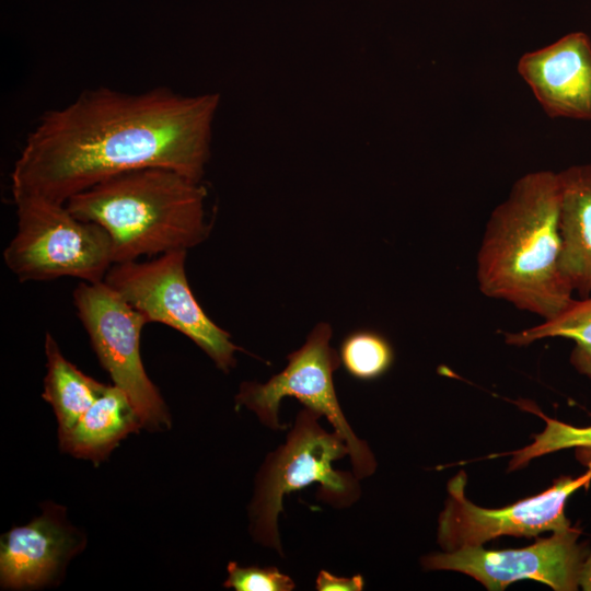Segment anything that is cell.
<instances>
[{
  "mask_svg": "<svg viewBox=\"0 0 591 591\" xmlns=\"http://www.w3.org/2000/svg\"><path fill=\"white\" fill-rule=\"evenodd\" d=\"M580 587H582L583 590L591 591V555L586 558L582 565Z\"/></svg>",
  "mask_w": 591,
  "mask_h": 591,
  "instance_id": "21",
  "label": "cell"
},
{
  "mask_svg": "<svg viewBox=\"0 0 591 591\" xmlns=\"http://www.w3.org/2000/svg\"><path fill=\"white\" fill-rule=\"evenodd\" d=\"M46 375L42 397L53 407L58 437L65 434L105 392L107 384L89 376L62 355L50 333L45 336Z\"/></svg>",
  "mask_w": 591,
  "mask_h": 591,
  "instance_id": "15",
  "label": "cell"
},
{
  "mask_svg": "<svg viewBox=\"0 0 591 591\" xmlns=\"http://www.w3.org/2000/svg\"><path fill=\"white\" fill-rule=\"evenodd\" d=\"M560 271L573 292L591 296V163L558 172Z\"/></svg>",
  "mask_w": 591,
  "mask_h": 591,
  "instance_id": "13",
  "label": "cell"
},
{
  "mask_svg": "<svg viewBox=\"0 0 591 591\" xmlns=\"http://www.w3.org/2000/svg\"><path fill=\"white\" fill-rule=\"evenodd\" d=\"M340 364L358 380H374L392 366L394 352L389 340L371 329H358L348 334L339 348Z\"/></svg>",
  "mask_w": 591,
  "mask_h": 591,
  "instance_id": "17",
  "label": "cell"
},
{
  "mask_svg": "<svg viewBox=\"0 0 591 591\" xmlns=\"http://www.w3.org/2000/svg\"><path fill=\"white\" fill-rule=\"evenodd\" d=\"M206 196L200 181L172 169L143 167L106 178L66 206L105 229L117 264L202 243L209 235Z\"/></svg>",
  "mask_w": 591,
  "mask_h": 591,
  "instance_id": "3",
  "label": "cell"
},
{
  "mask_svg": "<svg viewBox=\"0 0 591 591\" xmlns=\"http://www.w3.org/2000/svg\"><path fill=\"white\" fill-rule=\"evenodd\" d=\"M590 480L591 466L577 478H559L536 496L503 508L487 509L465 497L466 476L460 472L448 484L449 497L438 519V542L444 552H452L480 546L501 535L532 537L567 530L571 526L564 512L565 503Z\"/></svg>",
  "mask_w": 591,
  "mask_h": 591,
  "instance_id": "9",
  "label": "cell"
},
{
  "mask_svg": "<svg viewBox=\"0 0 591 591\" xmlns=\"http://www.w3.org/2000/svg\"><path fill=\"white\" fill-rule=\"evenodd\" d=\"M143 428L127 395L108 385L70 430L58 437L60 449L79 459L99 464L128 434Z\"/></svg>",
  "mask_w": 591,
  "mask_h": 591,
  "instance_id": "14",
  "label": "cell"
},
{
  "mask_svg": "<svg viewBox=\"0 0 591 591\" xmlns=\"http://www.w3.org/2000/svg\"><path fill=\"white\" fill-rule=\"evenodd\" d=\"M218 105L217 93L186 96L162 86L84 91L47 111L28 134L11 172L12 198L66 204L106 178L143 167L200 181Z\"/></svg>",
  "mask_w": 591,
  "mask_h": 591,
  "instance_id": "1",
  "label": "cell"
},
{
  "mask_svg": "<svg viewBox=\"0 0 591 591\" xmlns=\"http://www.w3.org/2000/svg\"><path fill=\"white\" fill-rule=\"evenodd\" d=\"M315 586L318 591H361L364 581L361 575L337 577L326 570H321L316 577Z\"/></svg>",
  "mask_w": 591,
  "mask_h": 591,
  "instance_id": "20",
  "label": "cell"
},
{
  "mask_svg": "<svg viewBox=\"0 0 591 591\" xmlns=\"http://www.w3.org/2000/svg\"><path fill=\"white\" fill-rule=\"evenodd\" d=\"M517 70L549 117L591 119V39L586 33L525 53Z\"/></svg>",
  "mask_w": 591,
  "mask_h": 591,
  "instance_id": "12",
  "label": "cell"
},
{
  "mask_svg": "<svg viewBox=\"0 0 591 591\" xmlns=\"http://www.w3.org/2000/svg\"><path fill=\"white\" fill-rule=\"evenodd\" d=\"M63 507L47 503L40 515L1 536L0 582L4 589L42 588L55 582L84 546Z\"/></svg>",
  "mask_w": 591,
  "mask_h": 591,
  "instance_id": "11",
  "label": "cell"
},
{
  "mask_svg": "<svg viewBox=\"0 0 591 591\" xmlns=\"http://www.w3.org/2000/svg\"><path fill=\"white\" fill-rule=\"evenodd\" d=\"M580 532L575 528L553 532L523 548L489 551L470 546L422 558L428 570H455L466 573L490 591L503 590L510 583L530 579L556 591H573L580 587L586 560Z\"/></svg>",
  "mask_w": 591,
  "mask_h": 591,
  "instance_id": "10",
  "label": "cell"
},
{
  "mask_svg": "<svg viewBox=\"0 0 591 591\" xmlns=\"http://www.w3.org/2000/svg\"><path fill=\"white\" fill-rule=\"evenodd\" d=\"M332 328L318 323L304 345L288 355V364L266 383L243 382L235 395L236 408L253 412L271 430H283L278 413L283 397L297 398L304 407L325 416L346 441L352 473L364 478L374 473L376 462L367 442L360 440L345 417L336 396L333 373L340 366L339 354L329 345Z\"/></svg>",
  "mask_w": 591,
  "mask_h": 591,
  "instance_id": "6",
  "label": "cell"
},
{
  "mask_svg": "<svg viewBox=\"0 0 591 591\" xmlns=\"http://www.w3.org/2000/svg\"><path fill=\"white\" fill-rule=\"evenodd\" d=\"M223 587L236 591H291L296 583L277 567H241L231 561Z\"/></svg>",
  "mask_w": 591,
  "mask_h": 591,
  "instance_id": "19",
  "label": "cell"
},
{
  "mask_svg": "<svg viewBox=\"0 0 591 591\" xmlns=\"http://www.w3.org/2000/svg\"><path fill=\"white\" fill-rule=\"evenodd\" d=\"M546 422L545 429L535 434L533 442L509 452L512 455L509 471L526 465L531 460L568 448H591V426L575 427L535 412Z\"/></svg>",
  "mask_w": 591,
  "mask_h": 591,
  "instance_id": "18",
  "label": "cell"
},
{
  "mask_svg": "<svg viewBox=\"0 0 591 591\" xmlns=\"http://www.w3.org/2000/svg\"><path fill=\"white\" fill-rule=\"evenodd\" d=\"M567 338L575 341L571 363L591 378V296L573 300L561 313L542 323L512 333H506V343L526 346L546 338Z\"/></svg>",
  "mask_w": 591,
  "mask_h": 591,
  "instance_id": "16",
  "label": "cell"
},
{
  "mask_svg": "<svg viewBox=\"0 0 591 591\" xmlns=\"http://www.w3.org/2000/svg\"><path fill=\"white\" fill-rule=\"evenodd\" d=\"M187 251H172L148 260L113 264L104 281L148 323L164 324L194 341L223 372L235 367L241 348L218 326L195 298L185 271Z\"/></svg>",
  "mask_w": 591,
  "mask_h": 591,
  "instance_id": "7",
  "label": "cell"
},
{
  "mask_svg": "<svg viewBox=\"0 0 591 591\" xmlns=\"http://www.w3.org/2000/svg\"><path fill=\"white\" fill-rule=\"evenodd\" d=\"M72 299L101 366L113 385L127 395L142 427L151 431L170 429L166 404L141 360L140 337L148 324L146 317L105 281H81Z\"/></svg>",
  "mask_w": 591,
  "mask_h": 591,
  "instance_id": "8",
  "label": "cell"
},
{
  "mask_svg": "<svg viewBox=\"0 0 591 591\" xmlns=\"http://www.w3.org/2000/svg\"><path fill=\"white\" fill-rule=\"evenodd\" d=\"M13 201L18 227L3 262L20 281L63 277L104 281L114 264L112 240L104 228L76 217L66 204L33 196Z\"/></svg>",
  "mask_w": 591,
  "mask_h": 591,
  "instance_id": "5",
  "label": "cell"
},
{
  "mask_svg": "<svg viewBox=\"0 0 591 591\" xmlns=\"http://www.w3.org/2000/svg\"><path fill=\"white\" fill-rule=\"evenodd\" d=\"M560 182L553 171L517 179L490 215L477 254L479 290L489 298L549 320L567 309L573 291L560 257Z\"/></svg>",
  "mask_w": 591,
  "mask_h": 591,
  "instance_id": "2",
  "label": "cell"
},
{
  "mask_svg": "<svg viewBox=\"0 0 591 591\" xmlns=\"http://www.w3.org/2000/svg\"><path fill=\"white\" fill-rule=\"evenodd\" d=\"M321 417L306 407L300 410L286 442L266 455L256 475L248 507L250 533L257 544L282 557L278 517L285 495L317 483V499L343 509L361 494L354 473L333 467V462L349 455V449L338 432H328L320 425Z\"/></svg>",
  "mask_w": 591,
  "mask_h": 591,
  "instance_id": "4",
  "label": "cell"
}]
</instances>
